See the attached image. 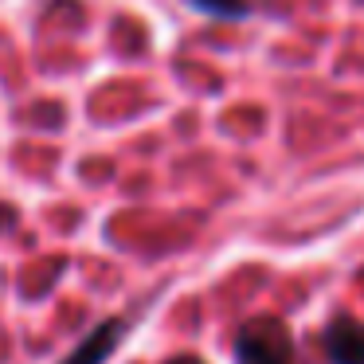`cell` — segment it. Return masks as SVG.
<instances>
[{
	"label": "cell",
	"mask_w": 364,
	"mask_h": 364,
	"mask_svg": "<svg viewBox=\"0 0 364 364\" xmlns=\"http://www.w3.org/2000/svg\"><path fill=\"white\" fill-rule=\"evenodd\" d=\"M235 364H301L290 329L274 317H255L235 337Z\"/></svg>",
	"instance_id": "6da1fadb"
},
{
	"label": "cell",
	"mask_w": 364,
	"mask_h": 364,
	"mask_svg": "<svg viewBox=\"0 0 364 364\" xmlns=\"http://www.w3.org/2000/svg\"><path fill=\"white\" fill-rule=\"evenodd\" d=\"M325 353L329 364H364V321L337 314L325 329Z\"/></svg>",
	"instance_id": "7a4b0ae2"
},
{
	"label": "cell",
	"mask_w": 364,
	"mask_h": 364,
	"mask_svg": "<svg viewBox=\"0 0 364 364\" xmlns=\"http://www.w3.org/2000/svg\"><path fill=\"white\" fill-rule=\"evenodd\" d=\"M118 341H122V321H106V325H98L63 364H102L106 356L118 348Z\"/></svg>",
	"instance_id": "3957f363"
},
{
	"label": "cell",
	"mask_w": 364,
	"mask_h": 364,
	"mask_svg": "<svg viewBox=\"0 0 364 364\" xmlns=\"http://www.w3.org/2000/svg\"><path fill=\"white\" fill-rule=\"evenodd\" d=\"M192 9L220 16V20H243L251 12V0H192Z\"/></svg>",
	"instance_id": "277c9868"
},
{
	"label": "cell",
	"mask_w": 364,
	"mask_h": 364,
	"mask_svg": "<svg viewBox=\"0 0 364 364\" xmlns=\"http://www.w3.org/2000/svg\"><path fill=\"white\" fill-rule=\"evenodd\" d=\"M4 223H12V208L0 204V228H4Z\"/></svg>",
	"instance_id": "5b68a950"
},
{
	"label": "cell",
	"mask_w": 364,
	"mask_h": 364,
	"mask_svg": "<svg viewBox=\"0 0 364 364\" xmlns=\"http://www.w3.org/2000/svg\"><path fill=\"white\" fill-rule=\"evenodd\" d=\"M168 364H204V360H196V356H176V360H168Z\"/></svg>",
	"instance_id": "8992f818"
}]
</instances>
